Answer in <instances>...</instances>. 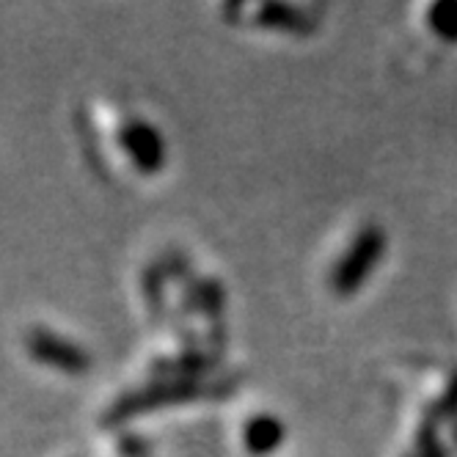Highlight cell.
Returning a JSON list of instances; mask_svg holds the SVG:
<instances>
[{"label": "cell", "instance_id": "1", "mask_svg": "<svg viewBox=\"0 0 457 457\" xmlns=\"http://www.w3.org/2000/svg\"><path fill=\"white\" fill-rule=\"evenodd\" d=\"M383 248H386V240L378 226L364 228V232L353 240V245L347 248V253L342 256V262L337 265L331 276V287L337 295H350V292L361 287V281L375 270Z\"/></svg>", "mask_w": 457, "mask_h": 457}, {"label": "cell", "instance_id": "3", "mask_svg": "<svg viewBox=\"0 0 457 457\" xmlns=\"http://www.w3.org/2000/svg\"><path fill=\"white\" fill-rule=\"evenodd\" d=\"M436 34L444 39H457V4H441L430 12Z\"/></svg>", "mask_w": 457, "mask_h": 457}, {"label": "cell", "instance_id": "2", "mask_svg": "<svg viewBox=\"0 0 457 457\" xmlns=\"http://www.w3.org/2000/svg\"><path fill=\"white\" fill-rule=\"evenodd\" d=\"M245 441H248V449L251 452H270L281 444V424L268 419V416H259L256 421H251V428L245 433Z\"/></svg>", "mask_w": 457, "mask_h": 457}]
</instances>
